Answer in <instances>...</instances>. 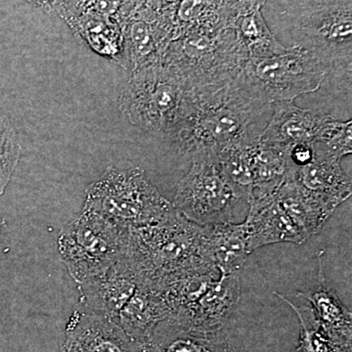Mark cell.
Instances as JSON below:
<instances>
[{
	"label": "cell",
	"instance_id": "cell-22",
	"mask_svg": "<svg viewBox=\"0 0 352 352\" xmlns=\"http://www.w3.org/2000/svg\"><path fill=\"white\" fill-rule=\"evenodd\" d=\"M206 235L208 252L219 272L223 274L239 272L252 254L243 222L206 226Z\"/></svg>",
	"mask_w": 352,
	"mask_h": 352
},
{
	"label": "cell",
	"instance_id": "cell-7",
	"mask_svg": "<svg viewBox=\"0 0 352 352\" xmlns=\"http://www.w3.org/2000/svg\"><path fill=\"white\" fill-rule=\"evenodd\" d=\"M333 62L300 46L281 54L249 57L238 80L250 94L266 103L295 101L319 89Z\"/></svg>",
	"mask_w": 352,
	"mask_h": 352
},
{
	"label": "cell",
	"instance_id": "cell-10",
	"mask_svg": "<svg viewBox=\"0 0 352 352\" xmlns=\"http://www.w3.org/2000/svg\"><path fill=\"white\" fill-rule=\"evenodd\" d=\"M173 41V30L163 13L140 4L122 25L120 63L135 71L148 65L163 62Z\"/></svg>",
	"mask_w": 352,
	"mask_h": 352
},
{
	"label": "cell",
	"instance_id": "cell-13",
	"mask_svg": "<svg viewBox=\"0 0 352 352\" xmlns=\"http://www.w3.org/2000/svg\"><path fill=\"white\" fill-rule=\"evenodd\" d=\"M142 281L138 271L122 256L101 274L78 284L80 307L113 322Z\"/></svg>",
	"mask_w": 352,
	"mask_h": 352
},
{
	"label": "cell",
	"instance_id": "cell-6",
	"mask_svg": "<svg viewBox=\"0 0 352 352\" xmlns=\"http://www.w3.org/2000/svg\"><path fill=\"white\" fill-rule=\"evenodd\" d=\"M83 208L126 229L157 223L175 210L138 166L129 170L109 166L88 187Z\"/></svg>",
	"mask_w": 352,
	"mask_h": 352
},
{
	"label": "cell",
	"instance_id": "cell-12",
	"mask_svg": "<svg viewBox=\"0 0 352 352\" xmlns=\"http://www.w3.org/2000/svg\"><path fill=\"white\" fill-rule=\"evenodd\" d=\"M61 352H145L144 344L129 338L107 317L82 307L69 317Z\"/></svg>",
	"mask_w": 352,
	"mask_h": 352
},
{
	"label": "cell",
	"instance_id": "cell-11",
	"mask_svg": "<svg viewBox=\"0 0 352 352\" xmlns=\"http://www.w3.org/2000/svg\"><path fill=\"white\" fill-rule=\"evenodd\" d=\"M344 122L320 110L300 107L294 101L276 102L261 141L278 145L326 143Z\"/></svg>",
	"mask_w": 352,
	"mask_h": 352
},
{
	"label": "cell",
	"instance_id": "cell-25",
	"mask_svg": "<svg viewBox=\"0 0 352 352\" xmlns=\"http://www.w3.org/2000/svg\"><path fill=\"white\" fill-rule=\"evenodd\" d=\"M21 154L18 135L10 120L0 112V195L6 191Z\"/></svg>",
	"mask_w": 352,
	"mask_h": 352
},
{
	"label": "cell",
	"instance_id": "cell-27",
	"mask_svg": "<svg viewBox=\"0 0 352 352\" xmlns=\"http://www.w3.org/2000/svg\"><path fill=\"white\" fill-rule=\"evenodd\" d=\"M277 3H308V2L326 1V0H271Z\"/></svg>",
	"mask_w": 352,
	"mask_h": 352
},
{
	"label": "cell",
	"instance_id": "cell-23",
	"mask_svg": "<svg viewBox=\"0 0 352 352\" xmlns=\"http://www.w3.org/2000/svg\"><path fill=\"white\" fill-rule=\"evenodd\" d=\"M65 20L95 52L120 62L122 28L118 21L90 13L78 14Z\"/></svg>",
	"mask_w": 352,
	"mask_h": 352
},
{
	"label": "cell",
	"instance_id": "cell-8",
	"mask_svg": "<svg viewBox=\"0 0 352 352\" xmlns=\"http://www.w3.org/2000/svg\"><path fill=\"white\" fill-rule=\"evenodd\" d=\"M129 231L83 208L58 238V251L74 281L97 276L124 256Z\"/></svg>",
	"mask_w": 352,
	"mask_h": 352
},
{
	"label": "cell",
	"instance_id": "cell-2",
	"mask_svg": "<svg viewBox=\"0 0 352 352\" xmlns=\"http://www.w3.org/2000/svg\"><path fill=\"white\" fill-rule=\"evenodd\" d=\"M124 256L157 289L187 273L217 268L208 252L206 226L176 210L157 223L131 229Z\"/></svg>",
	"mask_w": 352,
	"mask_h": 352
},
{
	"label": "cell",
	"instance_id": "cell-26",
	"mask_svg": "<svg viewBox=\"0 0 352 352\" xmlns=\"http://www.w3.org/2000/svg\"><path fill=\"white\" fill-rule=\"evenodd\" d=\"M31 1L43 7L48 12H52V11L57 12L58 9L63 4L65 0H31Z\"/></svg>",
	"mask_w": 352,
	"mask_h": 352
},
{
	"label": "cell",
	"instance_id": "cell-21",
	"mask_svg": "<svg viewBox=\"0 0 352 352\" xmlns=\"http://www.w3.org/2000/svg\"><path fill=\"white\" fill-rule=\"evenodd\" d=\"M289 151V145L263 141L250 147L252 190L249 199L271 195L281 186L292 166Z\"/></svg>",
	"mask_w": 352,
	"mask_h": 352
},
{
	"label": "cell",
	"instance_id": "cell-24",
	"mask_svg": "<svg viewBox=\"0 0 352 352\" xmlns=\"http://www.w3.org/2000/svg\"><path fill=\"white\" fill-rule=\"evenodd\" d=\"M231 23L249 57L272 56L288 50L271 32L261 9L239 14Z\"/></svg>",
	"mask_w": 352,
	"mask_h": 352
},
{
	"label": "cell",
	"instance_id": "cell-3",
	"mask_svg": "<svg viewBox=\"0 0 352 352\" xmlns=\"http://www.w3.org/2000/svg\"><path fill=\"white\" fill-rule=\"evenodd\" d=\"M261 11L278 41L287 39V47L300 46L333 64H352L351 0L308 3L267 0Z\"/></svg>",
	"mask_w": 352,
	"mask_h": 352
},
{
	"label": "cell",
	"instance_id": "cell-16",
	"mask_svg": "<svg viewBox=\"0 0 352 352\" xmlns=\"http://www.w3.org/2000/svg\"><path fill=\"white\" fill-rule=\"evenodd\" d=\"M240 296L238 273H220V276L201 296L186 324L183 325L204 332H220L237 308Z\"/></svg>",
	"mask_w": 352,
	"mask_h": 352
},
{
	"label": "cell",
	"instance_id": "cell-5",
	"mask_svg": "<svg viewBox=\"0 0 352 352\" xmlns=\"http://www.w3.org/2000/svg\"><path fill=\"white\" fill-rule=\"evenodd\" d=\"M248 58L231 23L214 31L189 32L175 39L163 62L178 69L197 92H203L232 82Z\"/></svg>",
	"mask_w": 352,
	"mask_h": 352
},
{
	"label": "cell",
	"instance_id": "cell-9",
	"mask_svg": "<svg viewBox=\"0 0 352 352\" xmlns=\"http://www.w3.org/2000/svg\"><path fill=\"white\" fill-rule=\"evenodd\" d=\"M248 201L236 191L215 159L190 164L178 182L173 206L185 219L201 226L233 222L234 210Z\"/></svg>",
	"mask_w": 352,
	"mask_h": 352
},
{
	"label": "cell",
	"instance_id": "cell-4",
	"mask_svg": "<svg viewBox=\"0 0 352 352\" xmlns=\"http://www.w3.org/2000/svg\"><path fill=\"white\" fill-rule=\"evenodd\" d=\"M197 91L175 67L160 62L131 72L120 109L132 126L166 139L188 113Z\"/></svg>",
	"mask_w": 352,
	"mask_h": 352
},
{
	"label": "cell",
	"instance_id": "cell-1",
	"mask_svg": "<svg viewBox=\"0 0 352 352\" xmlns=\"http://www.w3.org/2000/svg\"><path fill=\"white\" fill-rule=\"evenodd\" d=\"M271 113L272 104L256 98L236 78L224 87L197 92L188 113L164 140L190 164L217 159L259 142Z\"/></svg>",
	"mask_w": 352,
	"mask_h": 352
},
{
	"label": "cell",
	"instance_id": "cell-20",
	"mask_svg": "<svg viewBox=\"0 0 352 352\" xmlns=\"http://www.w3.org/2000/svg\"><path fill=\"white\" fill-rule=\"evenodd\" d=\"M275 199L308 239L320 232L336 210L291 176L278 188Z\"/></svg>",
	"mask_w": 352,
	"mask_h": 352
},
{
	"label": "cell",
	"instance_id": "cell-17",
	"mask_svg": "<svg viewBox=\"0 0 352 352\" xmlns=\"http://www.w3.org/2000/svg\"><path fill=\"white\" fill-rule=\"evenodd\" d=\"M170 317V307L163 293L142 281L113 323L132 340L145 344L154 329Z\"/></svg>",
	"mask_w": 352,
	"mask_h": 352
},
{
	"label": "cell",
	"instance_id": "cell-14",
	"mask_svg": "<svg viewBox=\"0 0 352 352\" xmlns=\"http://www.w3.org/2000/svg\"><path fill=\"white\" fill-rule=\"evenodd\" d=\"M275 193L248 201L247 219L243 224L251 252L276 243L302 244L308 240L305 233L277 203Z\"/></svg>",
	"mask_w": 352,
	"mask_h": 352
},
{
	"label": "cell",
	"instance_id": "cell-18",
	"mask_svg": "<svg viewBox=\"0 0 352 352\" xmlns=\"http://www.w3.org/2000/svg\"><path fill=\"white\" fill-rule=\"evenodd\" d=\"M145 352H234L228 338L220 332H204L168 318L153 331Z\"/></svg>",
	"mask_w": 352,
	"mask_h": 352
},
{
	"label": "cell",
	"instance_id": "cell-15",
	"mask_svg": "<svg viewBox=\"0 0 352 352\" xmlns=\"http://www.w3.org/2000/svg\"><path fill=\"white\" fill-rule=\"evenodd\" d=\"M314 157L305 166L292 164L288 176L295 178L308 191L312 192L331 207L337 208L351 198V176L340 166V160L331 156L321 143H314Z\"/></svg>",
	"mask_w": 352,
	"mask_h": 352
},
{
	"label": "cell",
	"instance_id": "cell-19",
	"mask_svg": "<svg viewBox=\"0 0 352 352\" xmlns=\"http://www.w3.org/2000/svg\"><path fill=\"white\" fill-rule=\"evenodd\" d=\"M319 258L318 284L298 296L309 302L317 320L335 346L342 351H351V311L326 283L323 261Z\"/></svg>",
	"mask_w": 352,
	"mask_h": 352
}]
</instances>
